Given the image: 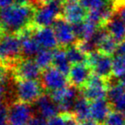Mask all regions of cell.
I'll return each mask as SVG.
<instances>
[{"label":"cell","instance_id":"17","mask_svg":"<svg viewBox=\"0 0 125 125\" xmlns=\"http://www.w3.org/2000/svg\"><path fill=\"white\" fill-rule=\"evenodd\" d=\"M73 113L79 122H83L91 118L90 102L84 98L82 93L76 99Z\"/></svg>","mask_w":125,"mask_h":125},{"label":"cell","instance_id":"18","mask_svg":"<svg viewBox=\"0 0 125 125\" xmlns=\"http://www.w3.org/2000/svg\"><path fill=\"white\" fill-rule=\"evenodd\" d=\"M53 66L55 67L57 69L61 71L63 74H65L66 76H68L72 64L68 60L66 49H64L63 47L54 49Z\"/></svg>","mask_w":125,"mask_h":125},{"label":"cell","instance_id":"41","mask_svg":"<svg viewBox=\"0 0 125 125\" xmlns=\"http://www.w3.org/2000/svg\"><path fill=\"white\" fill-rule=\"evenodd\" d=\"M119 81H120L121 83H122L123 85H124V87H125V74H124V75H123V76H121L120 78H119Z\"/></svg>","mask_w":125,"mask_h":125},{"label":"cell","instance_id":"8","mask_svg":"<svg viewBox=\"0 0 125 125\" xmlns=\"http://www.w3.org/2000/svg\"><path fill=\"white\" fill-rule=\"evenodd\" d=\"M41 80L43 88L47 89L49 92L63 88L69 82L68 77L54 66L43 70Z\"/></svg>","mask_w":125,"mask_h":125},{"label":"cell","instance_id":"7","mask_svg":"<svg viewBox=\"0 0 125 125\" xmlns=\"http://www.w3.org/2000/svg\"><path fill=\"white\" fill-rule=\"evenodd\" d=\"M52 28H54L58 43L61 47L66 48L74 44L77 40L73 31L72 23L66 21L62 15L59 16L54 21Z\"/></svg>","mask_w":125,"mask_h":125},{"label":"cell","instance_id":"31","mask_svg":"<svg viewBox=\"0 0 125 125\" xmlns=\"http://www.w3.org/2000/svg\"><path fill=\"white\" fill-rule=\"evenodd\" d=\"M8 113L9 109L6 105H0V125H8Z\"/></svg>","mask_w":125,"mask_h":125},{"label":"cell","instance_id":"35","mask_svg":"<svg viewBox=\"0 0 125 125\" xmlns=\"http://www.w3.org/2000/svg\"><path fill=\"white\" fill-rule=\"evenodd\" d=\"M13 0H0V10L10 6L13 4Z\"/></svg>","mask_w":125,"mask_h":125},{"label":"cell","instance_id":"36","mask_svg":"<svg viewBox=\"0 0 125 125\" xmlns=\"http://www.w3.org/2000/svg\"><path fill=\"white\" fill-rule=\"evenodd\" d=\"M79 125H102V124H100V123L97 122V121L90 118V119H88V120L80 122L79 123Z\"/></svg>","mask_w":125,"mask_h":125},{"label":"cell","instance_id":"19","mask_svg":"<svg viewBox=\"0 0 125 125\" xmlns=\"http://www.w3.org/2000/svg\"><path fill=\"white\" fill-rule=\"evenodd\" d=\"M20 40L21 41V54L26 58H31L32 57H35L42 48L34 39L33 35L22 37L20 38Z\"/></svg>","mask_w":125,"mask_h":125},{"label":"cell","instance_id":"2","mask_svg":"<svg viewBox=\"0 0 125 125\" xmlns=\"http://www.w3.org/2000/svg\"><path fill=\"white\" fill-rule=\"evenodd\" d=\"M63 14V0H55L42 4L36 10L33 16V25L36 28L50 27L54 21Z\"/></svg>","mask_w":125,"mask_h":125},{"label":"cell","instance_id":"1","mask_svg":"<svg viewBox=\"0 0 125 125\" xmlns=\"http://www.w3.org/2000/svg\"><path fill=\"white\" fill-rule=\"evenodd\" d=\"M35 10L30 4L10 5L0 10V27L9 33H18L32 22Z\"/></svg>","mask_w":125,"mask_h":125},{"label":"cell","instance_id":"16","mask_svg":"<svg viewBox=\"0 0 125 125\" xmlns=\"http://www.w3.org/2000/svg\"><path fill=\"white\" fill-rule=\"evenodd\" d=\"M103 27L118 43L125 40V24L117 14L114 13Z\"/></svg>","mask_w":125,"mask_h":125},{"label":"cell","instance_id":"14","mask_svg":"<svg viewBox=\"0 0 125 125\" xmlns=\"http://www.w3.org/2000/svg\"><path fill=\"white\" fill-rule=\"evenodd\" d=\"M33 37L42 48L53 50V49H56L59 45L55 33H54L53 28H38L34 32Z\"/></svg>","mask_w":125,"mask_h":125},{"label":"cell","instance_id":"3","mask_svg":"<svg viewBox=\"0 0 125 125\" xmlns=\"http://www.w3.org/2000/svg\"><path fill=\"white\" fill-rule=\"evenodd\" d=\"M43 88L37 80L19 79L15 83V96L19 101L31 104L43 94Z\"/></svg>","mask_w":125,"mask_h":125},{"label":"cell","instance_id":"28","mask_svg":"<svg viewBox=\"0 0 125 125\" xmlns=\"http://www.w3.org/2000/svg\"><path fill=\"white\" fill-rule=\"evenodd\" d=\"M111 107L112 110L118 111L125 114V92L112 105H111Z\"/></svg>","mask_w":125,"mask_h":125},{"label":"cell","instance_id":"40","mask_svg":"<svg viewBox=\"0 0 125 125\" xmlns=\"http://www.w3.org/2000/svg\"><path fill=\"white\" fill-rule=\"evenodd\" d=\"M38 1L41 4H47V3H51L53 1H55V0H38Z\"/></svg>","mask_w":125,"mask_h":125},{"label":"cell","instance_id":"5","mask_svg":"<svg viewBox=\"0 0 125 125\" xmlns=\"http://www.w3.org/2000/svg\"><path fill=\"white\" fill-rule=\"evenodd\" d=\"M107 89L108 81L96 74L92 73L87 85L80 90L86 99L92 102L99 98H106Z\"/></svg>","mask_w":125,"mask_h":125},{"label":"cell","instance_id":"26","mask_svg":"<svg viewBox=\"0 0 125 125\" xmlns=\"http://www.w3.org/2000/svg\"><path fill=\"white\" fill-rule=\"evenodd\" d=\"M75 45L80 51H82L83 53L88 54L93 51L96 50V47L90 40H83V39H77L75 42Z\"/></svg>","mask_w":125,"mask_h":125},{"label":"cell","instance_id":"15","mask_svg":"<svg viewBox=\"0 0 125 125\" xmlns=\"http://www.w3.org/2000/svg\"><path fill=\"white\" fill-rule=\"evenodd\" d=\"M111 111L112 107L106 98H99L90 102L91 118L97 121L100 124H103Z\"/></svg>","mask_w":125,"mask_h":125},{"label":"cell","instance_id":"12","mask_svg":"<svg viewBox=\"0 0 125 125\" xmlns=\"http://www.w3.org/2000/svg\"><path fill=\"white\" fill-rule=\"evenodd\" d=\"M15 76L18 79H26V80H38L41 78V68L35 62L26 58L16 64L15 70Z\"/></svg>","mask_w":125,"mask_h":125},{"label":"cell","instance_id":"21","mask_svg":"<svg viewBox=\"0 0 125 125\" xmlns=\"http://www.w3.org/2000/svg\"><path fill=\"white\" fill-rule=\"evenodd\" d=\"M35 62L38 63L41 69H46L51 67L54 59V52L50 49L41 48L39 52L35 56Z\"/></svg>","mask_w":125,"mask_h":125},{"label":"cell","instance_id":"42","mask_svg":"<svg viewBox=\"0 0 125 125\" xmlns=\"http://www.w3.org/2000/svg\"><path fill=\"white\" fill-rule=\"evenodd\" d=\"M26 125H27V124H26Z\"/></svg>","mask_w":125,"mask_h":125},{"label":"cell","instance_id":"32","mask_svg":"<svg viewBox=\"0 0 125 125\" xmlns=\"http://www.w3.org/2000/svg\"><path fill=\"white\" fill-rule=\"evenodd\" d=\"M47 119L40 115L34 116L30 119L27 125H47Z\"/></svg>","mask_w":125,"mask_h":125},{"label":"cell","instance_id":"39","mask_svg":"<svg viewBox=\"0 0 125 125\" xmlns=\"http://www.w3.org/2000/svg\"><path fill=\"white\" fill-rule=\"evenodd\" d=\"M5 32L4 30H3V28H2L1 27H0V42L2 41V40H3V38L4 37V35H5Z\"/></svg>","mask_w":125,"mask_h":125},{"label":"cell","instance_id":"11","mask_svg":"<svg viewBox=\"0 0 125 125\" xmlns=\"http://www.w3.org/2000/svg\"><path fill=\"white\" fill-rule=\"evenodd\" d=\"M93 71L88 63H77L71 66L68 82L70 85L82 89L87 85Z\"/></svg>","mask_w":125,"mask_h":125},{"label":"cell","instance_id":"20","mask_svg":"<svg viewBox=\"0 0 125 125\" xmlns=\"http://www.w3.org/2000/svg\"><path fill=\"white\" fill-rule=\"evenodd\" d=\"M117 45H118V42L110 33H108L100 41V43L98 45L96 50H98L100 52H101L103 54L113 57L116 53V51H117Z\"/></svg>","mask_w":125,"mask_h":125},{"label":"cell","instance_id":"25","mask_svg":"<svg viewBox=\"0 0 125 125\" xmlns=\"http://www.w3.org/2000/svg\"><path fill=\"white\" fill-rule=\"evenodd\" d=\"M79 1L88 11L102 9L111 3V0H79Z\"/></svg>","mask_w":125,"mask_h":125},{"label":"cell","instance_id":"33","mask_svg":"<svg viewBox=\"0 0 125 125\" xmlns=\"http://www.w3.org/2000/svg\"><path fill=\"white\" fill-rule=\"evenodd\" d=\"M8 76V69L3 63H0V82L6 80Z\"/></svg>","mask_w":125,"mask_h":125},{"label":"cell","instance_id":"38","mask_svg":"<svg viewBox=\"0 0 125 125\" xmlns=\"http://www.w3.org/2000/svg\"><path fill=\"white\" fill-rule=\"evenodd\" d=\"M15 4H29L33 0H13Z\"/></svg>","mask_w":125,"mask_h":125},{"label":"cell","instance_id":"10","mask_svg":"<svg viewBox=\"0 0 125 125\" xmlns=\"http://www.w3.org/2000/svg\"><path fill=\"white\" fill-rule=\"evenodd\" d=\"M89 11L84 8L79 0H63L62 16L70 23L84 22Z\"/></svg>","mask_w":125,"mask_h":125},{"label":"cell","instance_id":"29","mask_svg":"<svg viewBox=\"0 0 125 125\" xmlns=\"http://www.w3.org/2000/svg\"><path fill=\"white\" fill-rule=\"evenodd\" d=\"M65 118V125H79V121L77 119L73 112L63 113Z\"/></svg>","mask_w":125,"mask_h":125},{"label":"cell","instance_id":"30","mask_svg":"<svg viewBox=\"0 0 125 125\" xmlns=\"http://www.w3.org/2000/svg\"><path fill=\"white\" fill-rule=\"evenodd\" d=\"M47 125H65V118L63 113L58 114V115L48 119Z\"/></svg>","mask_w":125,"mask_h":125},{"label":"cell","instance_id":"24","mask_svg":"<svg viewBox=\"0 0 125 125\" xmlns=\"http://www.w3.org/2000/svg\"><path fill=\"white\" fill-rule=\"evenodd\" d=\"M102 125H125V114L118 111L112 110Z\"/></svg>","mask_w":125,"mask_h":125},{"label":"cell","instance_id":"23","mask_svg":"<svg viewBox=\"0 0 125 125\" xmlns=\"http://www.w3.org/2000/svg\"><path fill=\"white\" fill-rule=\"evenodd\" d=\"M125 74V56L114 55L112 57V75L120 78Z\"/></svg>","mask_w":125,"mask_h":125},{"label":"cell","instance_id":"27","mask_svg":"<svg viewBox=\"0 0 125 125\" xmlns=\"http://www.w3.org/2000/svg\"><path fill=\"white\" fill-rule=\"evenodd\" d=\"M66 89H67V86L63 87V88L49 92V94H50V98L53 99V101L55 102L56 104H60L65 98H66Z\"/></svg>","mask_w":125,"mask_h":125},{"label":"cell","instance_id":"6","mask_svg":"<svg viewBox=\"0 0 125 125\" xmlns=\"http://www.w3.org/2000/svg\"><path fill=\"white\" fill-rule=\"evenodd\" d=\"M21 54V41L18 35L5 34L0 42V61H17Z\"/></svg>","mask_w":125,"mask_h":125},{"label":"cell","instance_id":"37","mask_svg":"<svg viewBox=\"0 0 125 125\" xmlns=\"http://www.w3.org/2000/svg\"><path fill=\"white\" fill-rule=\"evenodd\" d=\"M4 94H5V85L0 84V105H3L2 101H3V99Z\"/></svg>","mask_w":125,"mask_h":125},{"label":"cell","instance_id":"4","mask_svg":"<svg viewBox=\"0 0 125 125\" xmlns=\"http://www.w3.org/2000/svg\"><path fill=\"white\" fill-rule=\"evenodd\" d=\"M112 57L94 50L87 54V63L91 67L93 73L108 81L112 76Z\"/></svg>","mask_w":125,"mask_h":125},{"label":"cell","instance_id":"13","mask_svg":"<svg viewBox=\"0 0 125 125\" xmlns=\"http://www.w3.org/2000/svg\"><path fill=\"white\" fill-rule=\"evenodd\" d=\"M35 107L38 111V115L43 117L47 120L61 112L58 104L53 101L50 94H42L35 101Z\"/></svg>","mask_w":125,"mask_h":125},{"label":"cell","instance_id":"9","mask_svg":"<svg viewBox=\"0 0 125 125\" xmlns=\"http://www.w3.org/2000/svg\"><path fill=\"white\" fill-rule=\"evenodd\" d=\"M32 117V110L29 104L21 101L13 103L9 108L8 122L10 125L28 124Z\"/></svg>","mask_w":125,"mask_h":125},{"label":"cell","instance_id":"22","mask_svg":"<svg viewBox=\"0 0 125 125\" xmlns=\"http://www.w3.org/2000/svg\"><path fill=\"white\" fill-rule=\"evenodd\" d=\"M65 49L68 60L72 65L77 63H87V54L83 53L82 51L79 50L75 44H73Z\"/></svg>","mask_w":125,"mask_h":125},{"label":"cell","instance_id":"34","mask_svg":"<svg viewBox=\"0 0 125 125\" xmlns=\"http://www.w3.org/2000/svg\"><path fill=\"white\" fill-rule=\"evenodd\" d=\"M115 55L125 56V40H124L123 41H121V42H119V43H118Z\"/></svg>","mask_w":125,"mask_h":125}]
</instances>
